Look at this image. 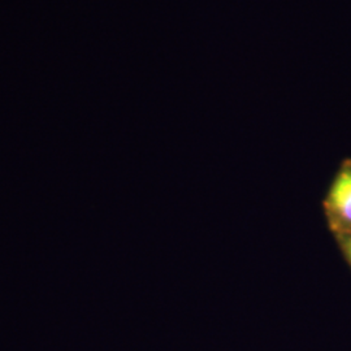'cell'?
I'll use <instances>...</instances> for the list:
<instances>
[{
  "label": "cell",
  "instance_id": "cell-1",
  "mask_svg": "<svg viewBox=\"0 0 351 351\" xmlns=\"http://www.w3.org/2000/svg\"><path fill=\"white\" fill-rule=\"evenodd\" d=\"M329 230L336 239L351 236V159H343L323 202Z\"/></svg>",
  "mask_w": 351,
  "mask_h": 351
},
{
  "label": "cell",
  "instance_id": "cell-2",
  "mask_svg": "<svg viewBox=\"0 0 351 351\" xmlns=\"http://www.w3.org/2000/svg\"><path fill=\"white\" fill-rule=\"evenodd\" d=\"M336 241L339 243V250L342 252V255L345 256V261L351 267V236L336 239Z\"/></svg>",
  "mask_w": 351,
  "mask_h": 351
}]
</instances>
